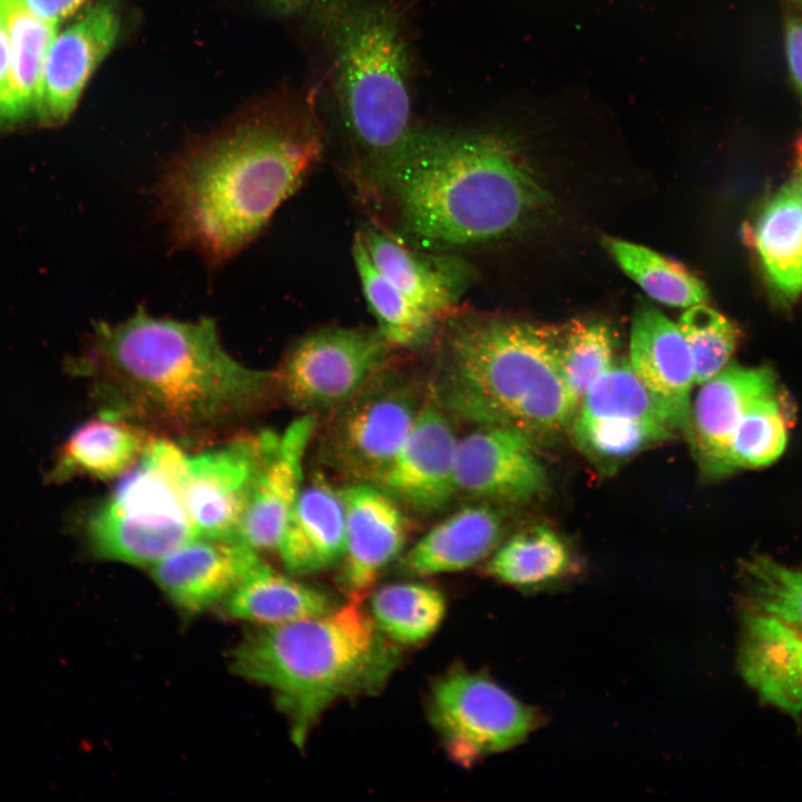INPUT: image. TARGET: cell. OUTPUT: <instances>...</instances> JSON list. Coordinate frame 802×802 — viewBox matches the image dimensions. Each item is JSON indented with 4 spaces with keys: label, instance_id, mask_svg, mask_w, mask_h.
<instances>
[{
    "label": "cell",
    "instance_id": "obj_20",
    "mask_svg": "<svg viewBox=\"0 0 802 802\" xmlns=\"http://www.w3.org/2000/svg\"><path fill=\"white\" fill-rule=\"evenodd\" d=\"M629 352L635 373L668 410L677 428L686 431L695 375L678 325L655 307H640L633 317Z\"/></svg>",
    "mask_w": 802,
    "mask_h": 802
},
{
    "label": "cell",
    "instance_id": "obj_35",
    "mask_svg": "<svg viewBox=\"0 0 802 802\" xmlns=\"http://www.w3.org/2000/svg\"><path fill=\"white\" fill-rule=\"evenodd\" d=\"M788 420L779 391L755 400L736 427L728 448L731 473L777 460L788 442Z\"/></svg>",
    "mask_w": 802,
    "mask_h": 802
},
{
    "label": "cell",
    "instance_id": "obj_41",
    "mask_svg": "<svg viewBox=\"0 0 802 802\" xmlns=\"http://www.w3.org/2000/svg\"><path fill=\"white\" fill-rule=\"evenodd\" d=\"M265 8L280 17H293L309 10L314 0H260Z\"/></svg>",
    "mask_w": 802,
    "mask_h": 802
},
{
    "label": "cell",
    "instance_id": "obj_33",
    "mask_svg": "<svg viewBox=\"0 0 802 802\" xmlns=\"http://www.w3.org/2000/svg\"><path fill=\"white\" fill-rule=\"evenodd\" d=\"M574 418L658 421L679 431L668 410L647 389L626 360L613 364L590 385Z\"/></svg>",
    "mask_w": 802,
    "mask_h": 802
},
{
    "label": "cell",
    "instance_id": "obj_32",
    "mask_svg": "<svg viewBox=\"0 0 802 802\" xmlns=\"http://www.w3.org/2000/svg\"><path fill=\"white\" fill-rule=\"evenodd\" d=\"M569 428L576 447L604 470H614L651 446L671 439L676 432L663 422L623 418H574Z\"/></svg>",
    "mask_w": 802,
    "mask_h": 802
},
{
    "label": "cell",
    "instance_id": "obj_5",
    "mask_svg": "<svg viewBox=\"0 0 802 802\" xmlns=\"http://www.w3.org/2000/svg\"><path fill=\"white\" fill-rule=\"evenodd\" d=\"M444 321L434 397L447 411L535 440L570 427L577 405L560 369L561 330L478 314Z\"/></svg>",
    "mask_w": 802,
    "mask_h": 802
},
{
    "label": "cell",
    "instance_id": "obj_28",
    "mask_svg": "<svg viewBox=\"0 0 802 802\" xmlns=\"http://www.w3.org/2000/svg\"><path fill=\"white\" fill-rule=\"evenodd\" d=\"M571 565V552L563 538L552 528L538 525L499 545L487 570L510 586L535 589L561 579Z\"/></svg>",
    "mask_w": 802,
    "mask_h": 802
},
{
    "label": "cell",
    "instance_id": "obj_34",
    "mask_svg": "<svg viewBox=\"0 0 802 802\" xmlns=\"http://www.w3.org/2000/svg\"><path fill=\"white\" fill-rule=\"evenodd\" d=\"M743 608L771 616L802 633V566L790 567L766 555L742 563Z\"/></svg>",
    "mask_w": 802,
    "mask_h": 802
},
{
    "label": "cell",
    "instance_id": "obj_43",
    "mask_svg": "<svg viewBox=\"0 0 802 802\" xmlns=\"http://www.w3.org/2000/svg\"><path fill=\"white\" fill-rule=\"evenodd\" d=\"M786 3L791 7H793L795 10H798L802 14V0H785Z\"/></svg>",
    "mask_w": 802,
    "mask_h": 802
},
{
    "label": "cell",
    "instance_id": "obj_1",
    "mask_svg": "<svg viewBox=\"0 0 802 802\" xmlns=\"http://www.w3.org/2000/svg\"><path fill=\"white\" fill-rule=\"evenodd\" d=\"M72 369L91 380L101 413L177 433L239 419L274 390L273 372L227 353L213 319H159L144 306L96 324Z\"/></svg>",
    "mask_w": 802,
    "mask_h": 802
},
{
    "label": "cell",
    "instance_id": "obj_2",
    "mask_svg": "<svg viewBox=\"0 0 802 802\" xmlns=\"http://www.w3.org/2000/svg\"><path fill=\"white\" fill-rule=\"evenodd\" d=\"M322 149L310 109L239 120L182 153L157 186L172 239L221 265L297 189Z\"/></svg>",
    "mask_w": 802,
    "mask_h": 802
},
{
    "label": "cell",
    "instance_id": "obj_11",
    "mask_svg": "<svg viewBox=\"0 0 802 802\" xmlns=\"http://www.w3.org/2000/svg\"><path fill=\"white\" fill-rule=\"evenodd\" d=\"M274 434L263 431L241 437L217 449L187 457L184 498L197 537L238 540L257 475Z\"/></svg>",
    "mask_w": 802,
    "mask_h": 802
},
{
    "label": "cell",
    "instance_id": "obj_13",
    "mask_svg": "<svg viewBox=\"0 0 802 802\" xmlns=\"http://www.w3.org/2000/svg\"><path fill=\"white\" fill-rule=\"evenodd\" d=\"M458 440L446 409L434 397L429 398L375 485L418 511L443 508L458 493Z\"/></svg>",
    "mask_w": 802,
    "mask_h": 802
},
{
    "label": "cell",
    "instance_id": "obj_10",
    "mask_svg": "<svg viewBox=\"0 0 802 802\" xmlns=\"http://www.w3.org/2000/svg\"><path fill=\"white\" fill-rule=\"evenodd\" d=\"M421 402L414 387L387 369L334 409L325 449L354 482L376 483L409 433Z\"/></svg>",
    "mask_w": 802,
    "mask_h": 802
},
{
    "label": "cell",
    "instance_id": "obj_31",
    "mask_svg": "<svg viewBox=\"0 0 802 802\" xmlns=\"http://www.w3.org/2000/svg\"><path fill=\"white\" fill-rule=\"evenodd\" d=\"M372 618L379 629L398 644H417L439 627L446 610L440 590L421 583L382 587L371 599Z\"/></svg>",
    "mask_w": 802,
    "mask_h": 802
},
{
    "label": "cell",
    "instance_id": "obj_23",
    "mask_svg": "<svg viewBox=\"0 0 802 802\" xmlns=\"http://www.w3.org/2000/svg\"><path fill=\"white\" fill-rule=\"evenodd\" d=\"M502 534V518L490 503L464 506L411 547L403 570L415 576L463 570L495 551Z\"/></svg>",
    "mask_w": 802,
    "mask_h": 802
},
{
    "label": "cell",
    "instance_id": "obj_6",
    "mask_svg": "<svg viewBox=\"0 0 802 802\" xmlns=\"http://www.w3.org/2000/svg\"><path fill=\"white\" fill-rule=\"evenodd\" d=\"M400 659L394 642L350 599L322 615L250 632L232 652V669L272 691L302 747L330 704L376 693Z\"/></svg>",
    "mask_w": 802,
    "mask_h": 802
},
{
    "label": "cell",
    "instance_id": "obj_40",
    "mask_svg": "<svg viewBox=\"0 0 802 802\" xmlns=\"http://www.w3.org/2000/svg\"><path fill=\"white\" fill-rule=\"evenodd\" d=\"M26 10L43 20L59 22L76 13L88 0H17Z\"/></svg>",
    "mask_w": 802,
    "mask_h": 802
},
{
    "label": "cell",
    "instance_id": "obj_19",
    "mask_svg": "<svg viewBox=\"0 0 802 802\" xmlns=\"http://www.w3.org/2000/svg\"><path fill=\"white\" fill-rule=\"evenodd\" d=\"M316 430L312 413L275 433L246 508L238 540L256 551L276 550L287 517L302 489L303 459Z\"/></svg>",
    "mask_w": 802,
    "mask_h": 802
},
{
    "label": "cell",
    "instance_id": "obj_38",
    "mask_svg": "<svg viewBox=\"0 0 802 802\" xmlns=\"http://www.w3.org/2000/svg\"><path fill=\"white\" fill-rule=\"evenodd\" d=\"M785 13V55L793 84L802 99V14L791 7Z\"/></svg>",
    "mask_w": 802,
    "mask_h": 802
},
{
    "label": "cell",
    "instance_id": "obj_42",
    "mask_svg": "<svg viewBox=\"0 0 802 802\" xmlns=\"http://www.w3.org/2000/svg\"><path fill=\"white\" fill-rule=\"evenodd\" d=\"M795 150V170L794 179L796 180L801 193H802V135L798 138L794 145Z\"/></svg>",
    "mask_w": 802,
    "mask_h": 802
},
{
    "label": "cell",
    "instance_id": "obj_39",
    "mask_svg": "<svg viewBox=\"0 0 802 802\" xmlns=\"http://www.w3.org/2000/svg\"><path fill=\"white\" fill-rule=\"evenodd\" d=\"M0 118L17 120L12 87L10 43L4 23L0 17Z\"/></svg>",
    "mask_w": 802,
    "mask_h": 802
},
{
    "label": "cell",
    "instance_id": "obj_27",
    "mask_svg": "<svg viewBox=\"0 0 802 802\" xmlns=\"http://www.w3.org/2000/svg\"><path fill=\"white\" fill-rule=\"evenodd\" d=\"M352 255L363 296L388 343L392 348L414 349L431 341L442 320L417 306L374 267L358 232Z\"/></svg>",
    "mask_w": 802,
    "mask_h": 802
},
{
    "label": "cell",
    "instance_id": "obj_16",
    "mask_svg": "<svg viewBox=\"0 0 802 802\" xmlns=\"http://www.w3.org/2000/svg\"><path fill=\"white\" fill-rule=\"evenodd\" d=\"M701 385L685 432L704 477L718 479L731 475L728 448L736 427L755 400L779 391L776 375L769 366L727 365Z\"/></svg>",
    "mask_w": 802,
    "mask_h": 802
},
{
    "label": "cell",
    "instance_id": "obj_15",
    "mask_svg": "<svg viewBox=\"0 0 802 802\" xmlns=\"http://www.w3.org/2000/svg\"><path fill=\"white\" fill-rule=\"evenodd\" d=\"M265 563L238 540L196 537L150 566L158 587L180 610L196 615L224 600Z\"/></svg>",
    "mask_w": 802,
    "mask_h": 802
},
{
    "label": "cell",
    "instance_id": "obj_21",
    "mask_svg": "<svg viewBox=\"0 0 802 802\" xmlns=\"http://www.w3.org/2000/svg\"><path fill=\"white\" fill-rule=\"evenodd\" d=\"M739 659L742 676L765 703L802 713V633L743 608Z\"/></svg>",
    "mask_w": 802,
    "mask_h": 802
},
{
    "label": "cell",
    "instance_id": "obj_22",
    "mask_svg": "<svg viewBox=\"0 0 802 802\" xmlns=\"http://www.w3.org/2000/svg\"><path fill=\"white\" fill-rule=\"evenodd\" d=\"M287 570L305 575L329 568L345 552L341 492L317 478L302 487L277 546Z\"/></svg>",
    "mask_w": 802,
    "mask_h": 802
},
{
    "label": "cell",
    "instance_id": "obj_7",
    "mask_svg": "<svg viewBox=\"0 0 802 802\" xmlns=\"http://www.w3.org/2000/svg\"><path fill=\"white\" fill-rule=\"evenodd\" d=\"M187 456L154 439L138 462L88 515L85 535L97 558L153 566L196 538L184 498Z\"/></svg>",
    "mask_w": 802,
    "mask_h": 802
},
{
    "label": "cell",
    "instance_id": "obj_4",
    "mask_svg": "<svg viewBox=\"0 0 802 802\" xmlns=\"http://www.w3.org/2000/svg\"><path fill=\"white\" fill-rule=\"evenodd\" d=\"M309 10L355 183L368 198H385L417 126L407 10L401 0H314Z\"/></svg>",
    "mask_w": 802,
    "mask_h": 802
},
{
    "label": "cell",
    "instance_id": "obj_29",
    "mask_svg": "<svg viewBox=\"0 0 802 802\" xmlns=\"http://www.w3.org/2000/svg\"><path fill=\"white\" fill-rule=\"evenodd\" d=\"M11 55V87L17 120L37 115L42 70L58 22L43 20L17 0H0Z\"/></svg>",
    "mask_w": 802,
    "mask_h": 802
},
{
    "label": "cell",
    "instance_id": "obj_9",
    "mask_svg": "<svg viewBox=\"0 0 802 802\" xmlns=\"http://www.w3.org/2000/svg\"><path fill=\"white\" fill-rule=\"evenodd\" d=\"M429 715L450 756L464 766L518 745L540 722L532 707L497 683L463 671L436 683Z\"/></svg>",
    "mask_w": 802,
    "mask_h": 802
},
{
    "label": "cell",
    "instance_id": "obj_14",
    "mask_svg": "<svg viewBox=\"0 0 802 802\" xmlns=\"http://www.w3.org/2000/svg\"><path fill=\"white\" fill-rule=\"evenodd\" d=\"M120 14L115 0H100L53 39L42 70L37 116L62 124L90 76L116 43Z\"/></svg>",
    "mask_w": 802,
    "mask_h": 802
},
{
    "label": "cell",
    "instance_id": "obj_36",
    "mask_svg": "<svg viewBox=\"0 0 802 802\" xmlns=\"http://www.w3.org/2000/svg\"><path fill=\"white\" fill-rule=\"evenodd\" d=\"M614 336L603 322L575 321L561 330L559 360L564 381L577 405L614 362Z\"/></svg>",
    "mask_w": 802,
    "mask_h": 802
},
{
    "label": "cell",
    "instance_id": "obj_30",
    "mask_svg": "<svg viewBox=\"0 0 802 802\" xmlns=\"http://www.w3.org/2000/svg\"><path fill=\"white\" fill-rule=\"evenodd\" d=\"M604 242L618 266L655 301L686 309L708 301L703 282L678 263L635 243Z\"/></svg>",
    "mask_w": 802,
    "mask_h": 802
},
{
    "label": "cell",
    "instance_id": "obj_3",
    "mask_svg": "<svg viewBox=\"0 0 802 802\" xmlns=\"http://www.w3.org/2000/svg\"><path fill=\"white\" fill-rule=\"evenodd\" d=\"M385 198L414 246L457 253L519 231L546 192L509 134L417 125Z\"/></svg>",
    "mask_w": 802,
    "mask_h": 802
},
{
    "label": "cell",
    "instance_id": "obj_37",
    "mask_svg": "<svg viewBox=\"0 0 802 802\" xmlns=\"http://www.w3.org/2000/svg\"><path fill=\"white\" fill-rule=\"evenodd\" d=\"M692 354L695 383L703 384L727 366L739 329L705 303L686 309L677 323Z\"/></svg>",
    "mask_w": 802,
    "mask_h": 802
},
{
    "label": "cell",
    "instance_id": "obj_12",
    "mask_svg": "<svg viewBox=\"0 0 802 802\" xmlns=\"http://www.w3.org/2000/svg\"><path fill=\"white\" fill-rule=\"evenodd\" d=\"M535 442L510 427L478 426L458 440V492L499 505H521L539 498L549 480Z\"/></svg>",
    "mask_w": 802,
    "mask_h": 802
},
{
    "label": "cell",
    "instance_id": "obj_24",
    "mask_svg": "<svg viewBox=\"0 0 802 802\" xmlns=\"http://www.w3.org/2000/svg\"><path fill=\"white\" fill-rule=\"evenodd\" d=\"M154 439L129 420L101 413L71 432L59 449L49 480L76 476L107 480L128 472Z\"/></svg>",
    "mask_w": 802,
    "mask_h": 802
},
{
    "label": "cell",
    "instance_id": "obj_18",
    "mask_svg": "<svg viewBox=\"0 0 802 802\" xmlns=\"http://www.w3.org/2000/svg\"><path fill=\"white\" fill-rule=\"evenodd\" d=\"M345 514L342 585L361 602L383 568L398 557L407 522L397 501L370 482H353L340 491Z\"/></svg>",
    "mask_w": 802,
    "mask_h": 802
},
{
    "label": "cell",
    "instance_id": "obj_17",
    "mask_svg": "<svg viewBox=\"0 0 802 802\" xmlns=\"http://www.w3.org/2000/svg\"><path fill=\"white\" fill-rule=\"evenodd\" d=\"M358 233L374 267L411 302L440 320L453 314L472 284V267L461 257L411 246L375 226Z\"/></svg>",
    "mask_w": 802,
    "mask_h": 802
},
{
    "label": "cell",
    "instance_id": "obj_25",
    "mask_svg": "<svg viewBox=\"0 0 802 802\" xmlns=\"http://www.w3.org/2000/svg\"><path fill=\"white\" fill-rule=\"evenodd\" d=\"M775 291L789 300L802 294V193L793 178L762 207L747 232Z\"/></svg>",
    "mask_w": 802,
    "mask_h": 802
},
{
    "label": "cell",
    "instance_id": "obj_8",
    "mask_svg": "<svg viewBox=\"0 0 802 802\" xmlns=\"http://www.w3.org/2000/svg\"><path fill=\"white\" fill-rule=\"evenodd\" d=\"M392 346L378 329L327 326L287 350L274 390L302 411L334 410L385 370Z\"/></svg>",
    "mask_w": 802,
    "mask_h": 802
},
{
    "label": "cell",
    "instance_id": "obj_26",
    "mask_svg": "<svg viewBox=\"0 0 802 802\" xmlns=\"http://www.w3.org/2000/svg\"><path fill=\"white\" fill-rule=\"evenodd\" d=\"M223 607L231 618L261 626L313 617L334 608L323 591L275 573L266 564L247 577Z\"/></svg>",
    "mask_w": 802,
    "mask_h": 802
}]
</instances>
